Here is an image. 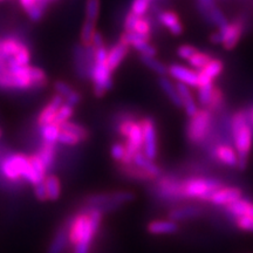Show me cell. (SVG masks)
<instances>
[{
	"label": "cell",
	"instance_id": "obj_1",
	"mask_svg": "<svg viewBox=\"0 0 253 253\" xmlns=\"http://www.w3.org/2000/svg\"><path fill=\"white\" fill-rule=\"evenodd\" d=\"M231 132L235 150L238 156L237 167L239 170H245L253 141V128L248 112L239 110L233 114L231 118Z\"/></svg>",
	"mask_w": 253,
	"mask_h": 253
},
{
	"label": "cell",
	"instance_id": "obj_2",
	"mask_svg": "<svg viewBox=\"0 0 253 253\" xmlns=\"http://www.w3.org/2000/svg\"><path fill=\"white\" fill-rule=\"evenodd\" d=\"M108 50L106 47L95 48V62L90 72V79L94 84V94L97 97L103 96L107 90L113 88L112 71L107 62Z\"/></svg>",
	"mask_w": 253,
	"mask_h": 253
},
{
	"label": "cell",
	"instance_id": "obj_3",
	"mask_svg": "<svg viewBox=\"0 0 253 253\" xmlns=\"http://www.w3.org/2000/svg\"><path fill=\"white\" fill-rule=\"evenodd\" d=\"M224 188L223 183L217 178H204V177H192L183 181L182 190L184 199H197L209 202L217 190Z\"/></svg>",
	"mask_w": 253,
	"mask_h": 253
},
{
	"label": "cell",
	"instance_id": "obj_4",
	"mask_svg": "<svg viewBox=\"0 0 253 253\" xmlns=\"http://www.w3.org/2000/svg\"><path fill=\"white\" fill-rule=\"evenodd\" d=\"M213 128L212 113L208 109H201L190 118L186 126V138L192 145H201L204 143L208 136Z\"/></svg>",
	"mask_w": 253,
	"mask_h": 253
},
{
	"label": "cell",
	"instance_id": "obj_5",
	"mask_svg": "<svg viewBox=\"0 0 253 253\" xmlns=\"http://www.w3.org/2000/svg\"><path fill=\"white\" fill-rule=\"evenodd\" d=\"M134 194L129 191H116L108 194L90 196L86 199V209H97L101 212H109L115 210L125 203H129L134 199Z\"/></svg>",
	"mask_w": 253,
	"mask_h": 253
},
{
	"label": "cell",
	"instance_id": "obj_6",
	"mask_svg": "<svg viewBox=\"0 0 253 253\" xmlns=\"http://www.w3.org/2000/svg\"><path fill=\"white\" fill-rule=\"evenodd\" d=\"M183 181L171 176L157 177V182L155 184V195L158 198H162L168 202H179L184 199L182 190Z\"/></svg>",
	"mask_w": 253,
	"mask_h": 253
},
{
	"label": "cell",
	"instance_id": "obj_7",
	"mask_svg": "<svg viewBox=\"0 0 253 253\" xmlns=\"http://www.w3.org/2000/svg\"><path fill=\"white\" fill-rule=\"evenodd\" d=\"M89 213V218H88L86 229H84V236L78 245L74 246V253H88L89 252L91 242H93L95 235L97 233L99 230L101 220H102V214L97 209H86Z\"/></svg>",
	"mask_w": 253,
	"mask_h": 253
},
{
	"label": "cell",
	"instance_id": "obj_8",
	"mask_svg": "<svg viewBox=\"0 0 253 253\" xmlns=\"http://www.w3.org/2000/svg\"><path fill=\"white\" fill-rule=\"evenodd\" d=\"M246 24H248V19L244 15H242V17L233 20L231 24H227L225 27L220 28L219 33L221 34V38H223L221 45L224 46V48L227 50L235 48L237 43L239 42L240 38L244 34Z\"/></svg>",
	"mask_w": 253,
	"mask_h": 253
},
{
	"label": "cell",
	"instance_id": "obj_9",
	"mask_svg": "<svg viewBox=\"0 0 253 253\" xmlns=\"http://www.w3.org/2000/svg\"><path fill=\"white\" fill-rule=\"evenodd\" d=\"M143 129V153L149 160L157 157V129L156 122L153 118H144L141 121Z\"/></svg>",
	"mask_w": 253,
	"mask_h": 253
},
{
	"label": "cell",
	"instance_id": "obj_10",
	"mask_svg": "<svg viewBox=\"0 0 253 253\" xmlns=\"http://www.w3.org/2000/svg\"><path fill=\"white\" fill-rule=\"evenodd\" d=\"M27 157L21 154H13L5 157L0 163L1 175L11 183H18L21 179V168Z\"/></svg>",
	"mask_w": 253,
	"mask_h": 253
},
{
	"label": "cell",
	"instance_id": "obj_11",
	"mask_svg": "<svg viewBox=\"0 0 253 253\" xmlns=\"http://www.w3.org/2000/svg\"><path fill=\"white\" fill-rule=\"evenodd\" d=\"M168 74H170V77L177 80V82H182V84H188L189 87H198L199 84L198 72L178 65V63H172L171 66H169Z\"/></svg>",
	"mask_w": 253,
	"mask_h": 253
},
{
	"label": "cell",
	"instance_id": "obj_12",
	"mask_svg": "<svg viewBox=\"0 0 253 253\" xmlns=\"http://www.w3.org/2000/svg\"><path fill=\"white\" fill-rule=\"evenodd\" d=\"M210 155L217 163L223 164V166L233 168L238 164V156H237L236 150L230 144L221 143L216 145L212 150H210Z\"/></svg>",
	"mask_w": 253,
	"mask_h": 253
},
{
	"label": "cell",
	"instance_id": "obj_13",
	"mask_svg": "<svg viewBox=\"0 0 253 253\" xmlns=\"http://www.w3.org/2000/svg\"><path fill=\"white\" fill-rule=\"evenodd\" d=\"M89 213L87 210L84 212L78 214L74 219L69 221V231H68V243L73 246L78 245L84 236V229H86Z\"/></svg>",
	"mask_w": 253,
	"mask_h": 253
},
{
	"label": "cell",
	"instance_id": "obj_14",
	"mask_svg": "<svg viewBox=\"0 0 253 253\" xmlns=\"http://www.w3.org/2000/svg\"><path fill=\"white\" fill-rule=\"evenodd\" d=\"M242 190L238 188H221L211 196L210 203L216 207H226L242 198Z\"/></svg>",
	"mask_w": 253,
	"mask_h": 253
},
{
	"label": "cell",
	"instance_id": "obj_15",
	"mask_svg": "<svg viewBox=\"0 0 253 253\" xmlns=\"http://www.w3.org/2000/svg\"><path fill=\"white\" fill-rule=\"evenodd\" d=\"M224 69V63L219 59H212L208 63L202 71H198V79L199 84H213V80L219 77ZM198 88V87H197Z\"/></svg>",
	"mask_w": 253,
	"mask_h": 253
},
{
	"label": "cell",
	"instance_id": "obj_16",
	"mask_svg": "<svg viewBox=\"0 0 253 253\" xmlns=\"http://www.w3.org/2000/svg\"><path fill=\"white\" fill-rule=\"evenodd\" d=\"M63 104V99L60 96L59 94L54 95L52 97V100L47 103V106L41 110L39 118H38V122H39L40 126L43 125H48V123H53L54 122V119L56 116V113L60 107Z\"/></svg>",
	"mask_w": 253,
	"mask_h": 253
},
{
	"label": "cell",
	"instance_id": "obj_17",
	"mask_svg": "<svg viewBox=\"0 0 253 253\" xmlns=\"http://www.w3.org/2000/svg\"><path fill=\"white\" fill-rule=\"evenodd\" d=\"M203 214V209L195 205H184V207L173 208L169 211L168 217L170 220L173 221H181L191 219V218H197Z\"/></svg>",
	"mask_w": 253,
	"mask_h": 253
},
{
	"label": "cell",
	"instance_id": "obj_18",
	"mask_svg": "<svg viewBox=\"0 0 253 253\" xmlns=\"http://www.w3.org/2000/svg\"><path fill=\"white\" fill-rule=\"evenodd\" d=\"M129 47L130 46L126 45L122 41H119L118 43H115V45L108 50L107 62H108L110 71H115V69L121 65V62L126 59V54H128Z\"/></svg>",
	"mask_w": 253,
	"mask_h": 253
},
{
	"label": "cell",
	"instance_id": "obj_19",
	"mask_svg": "<svg viewBox=\"0 0 253 253\" xmlns=\"http://www.w3.org/2000/svg\"><path fill=\"white\" fill-rule=\"evenodd\" d=\"M157 18L158 21L166 26L167 28H169V31L171 32L173 36H179V34L183 33V25L179 21L178 15H177L175 12L171 11H160L157 13Z\"/></svg>",
	"mask_w": 253,
	"mask_h": 253
},
{
	"label": "cell",
	"instance_id": "obj_20",
	"mask_svg": "<svg viewBox=\"0 0 253 253\" xmlns=\"http://www.w3.org/2000/svg\"><path fill=\"white\" fill-rule=\"evenodd\" d=\"M54 89L63 100L66 101V103L71 104V106L75 107L77 104L80 103L81 101V95L79 91L74 90L69 84H66L63 81H58L54 84Z\"/></svg>",
	"mask_w": 253,
	"mask_h": 253
},
{
	"label": "cell",
	"instance_id": "obj_21",
	"mask_svg": "<svg viewBox=\"0 0 253 253\" xmlns=\"http://www.w3.org/2000/svg\"><path fill=\"white\" fill-rule=\"evenodd\" d=\"M148 232L151 235H171L178 231L179 226L173 220H154L148 224Z\"/></svg>",
	"mask_w": 253,
	"mask_h": 253
},
{
	"label": "cell",
	"instance_id": "obj_22",
	"mask_svg": "<svg viewBox=\"0 0 253 253\" xmlns=\"http://www.w3.org/2000/svg\"><path fill=\"white\" fill-rule=\"evenodd\" d=\"M74 63L75 71L81 79L89 78V65L87 61L86 48L84 45H79L74 49Z\"/></svg>",
	"mask_w": 253,
	"mask_h": 253
},
{
	"label": "cell",
	"instance_id": "obj_23",
	"mask_svg": "<svg viewBox=\"0 0 253 253\" xmlns=\"http://www.w3.org/2000/svg\"><path fill=\"white\" fill-rule=\"evenodd\" d=\"M132 163H134L135 166L140 167L141 169L145 170L147 172H149L151 176L155 177V178H157V177L162 175V170H161V168L158 167L157 164H155L153 160H149V158L145 156L142 150L137 151V153L134 155Z\"/></svg>",
	"mask_w": 253,
	"mask_h": 253
},
{
	"label": "cell",
	"instance_id": "obj_24",
	"mask_svg": "<svg viewBox=\"0 0 253 253\" xmlns=\"http://www.w3.org/2000/svg\"><path fill=\"white\" fill-rule=\"evenodd\" d=\"M120 171L123 176L128 177V178L136 179V181H151V179H155L154 176H151L149 172H147L145 170L141 169L140 167L135 166L134 163L131 164H121L119 167Z\"/></svg>",
	"mask_w": 253,
	"mask_h": 253
},
{
	"label": "cell",
	"instance_id": "obj_25",
	"mask_svg": "<svg viewBox=\"0 0 253 253\" xmlns=\"http://www.w3.org/2000/svg\"><path fill=\"white\" fill-rule=\"evenodd\" d=\"M68 231H69V223L67 225L62 226L61 229H59L47 253H62L65 251L66 246H67V243H68Z\"/></svg>",
	"mask_w": 253,
	"mask_h": 253
},
{
	"label": "cell",
	"instance_id": "obj_26",
	"mask_svg": "<svg viewBox=\"0 0 253 253\" xmlns=\"http://www.w3.org/2000/svg\"><path fill=\"white\" fill-rule=\"evenodd\" d=\"M158 84H160L162 90L166 93V95L169 97V100L175 104L176 107H183V102L179 97L178 91L176 89V86L169 80L167 77H160L158 79Z\"/></svg>",
	"mask_w": 253,
	"mask_h": 253
},
{
	"label": "cell",
	"instance_id": "obj_27",
	"mask_svg": "<svg viewBox=\"0 0 253 253\" xmlns=\"http://www.w3.org/2000/svg\"><path fill=\"white\" fill-rule=\"evenodd\" d=\"M39 157L41 158L43 164H45L46 169L49 170L50 168L53 167V163H54L55 158V143H49V142L43 141L42 145L40 147Z\"/></svg>",
	"mask_w": 253,
	"mask_h": 253
},
{
	"label": "cell",
	"instance_id": "obj_28",
	"mask_svg": "<svg viewBox=\"0 0 253 253\" xmlns=\"http://www.w3.org/2000/svg\"><path fill=\"white\" fill-rule=\"evenodd\" d=\"M47 191V198L50 201H56L60 196V191H61V186H60V182L58 177L49 175L46 176V178L43 179Z\"/></svg>",
	"mask_w": 253,
	"mask_h": 253
},
{
	"label": "cell",
	"instance_id": "obj_29",
	"mask_svg": "<svg viewBox=\"0 0 253 253\" xmlns=\"http://www.w3.org/2000/svg\"><path fill=\"white\" fill-rule=\"evenodd\" d=\"M142 63H144L148 68H150L151 71L156 73L160 77H166L168 74V67L164 65L163 62H161L160 60H157L154 56H147V55H141L140 56Z\"/></svg>",
	"mask_w": 253,
	"mask_h": 253
},
{
	"label": "cell",
	"instance_id": "obj_30",
	"mask_svg": "<svg viewBox=\"0 0 253 253\" xmlns=\"http://www.w3.org/2000/svg\"><path fill=\"white\" fill-rule=\"evenodd\" d=\"M60 129L63 131L71 132L74 136H77L80 141H86L88 137H89V132L86 128L80 125H77V123H72V122H65L60 126Z\"/></svg>",
	"mask_w": 253,
	"mask_h": 253
},
{
	"label": "cell",
	"instance_id": "obj_31",
	"mask_svg": "<svg viewBox=\"0 0 253 253\" xmlns=\"http://www.w3.org/2000/svg\"><path fill=\"white\" fill-rule=\"evenodd\" d=\"M60 129V126L56 123H48V125L41 126V136H42L43 141L49 142V143H55L58 142V136Z\"/></svg>",
	"mask_w": 253,
	"mask_h": 253
},
{
	"label": "cell",
	"instance_id": "obj_32",
	"mask_svg": "<svg viewBox=\"0 0 253 253\" xmlns=\"http://www.w3.org/2000/svg\"><path fill=\"white\" fill-rule=\"evenodd\" d=\"M213 58L211 54H209L207 52H198L195 55H192L191 58L188 60L189 66H191V68L197 69V71H202L209 62L211 61Z\"/></svg>",
	"mask_w": 253,
	"mask_h": 253
},
{
	"label": "cell",
	"instance_id": "obj_33",
	"mask_svg": "<svg viewBox=\"0 0 253 253\" xmlns=\"http://www.w3.org/2000/svg\"><path fill=\"white\" fill-rule=\"evenodd\" d=\"M95 24L93 21L84 20L81 30V42L84 46H90L93 42V37L95 34Z\"/></svg>",
	"mask_w": 253,
	"mask_h": 253
},
{
	"label": "cell",
	"instance_id": "obj_34",
	"mask_svg": "<svg viewBox=\"0 0 253 253\" xmlns=\"http://www.w3.org/2000/svg\"><path fill=\"white\" fill-rule=\"evenodd\" d=\"M223 103H224V94H223V91H221L219 88L214 87L210 102H209L208 107L205 109H208L209 112H211L212 114H214L216 112H218V110H219L221 107H223Z\"/></svg>",
	"mask_w": 253,
	"mask_h": 253
},
{
	"label": "cell",
	"instance_id": "obj_35",
	"mask_svg": "<svg viewBox=\"0 0 253 253\" xmlns=\"http://www.w3.org/2000/svg\"><path fill=\"white\" fill-rule=\"evenodd\" d=\"M214 86L213 84H202V86H198V102L202 104V106L207 108L209 102H210L211 96H212Z\"/></svg>",
	"mask_w": 253,
	"mask_h": 253
},
{
	"label": "cell",
	"instance_id": "obj_36",
	"mask_svg": "<svg viewBox=\"0 0 253 253\" xmlns=\"http://www.w3.org/2000/svg\"><path fill=\"white\" fill-rule=\"evenodd\" d=\"M28 161H30V163L32 164V167H33V169L36 170L38 177H39L40 181H43V179L46 178V173H47V169L45 167V164H43L42 161H41V158L39 157V155L38 154H34V155H31V156H28Z\"/></svg>",
	"mask_w": 253,
	"mask_h": 253
},
{
	"label": "cell",
	"instance_id": "obj_37",
	"mask_svg": "<svg viewBox=\"0 0 253 253\" xmlns=\"http://www.w3.org/2000/svg\"><path fill=\"white\" fill-rule=\"evenodd\" d=\"M100 13V0H87L86 1V20L96 23Z\"/></svg>",
	"mask_w": 253,
	"mask_h": 253
},
{
	"label": "cell",
	"instance_id": "obj_38",
	"mask_svg": "<svg viewBox=\"0 0 253 253\" xmlns=\"http://www.w3.org/2000/svg\"><path fill=\"white\" fill-rule=\"evenodd\" d=\"M73 108H74V107L71 106V104L63 103L62 106L59 108L58 113H56V116L54 119V123H56V125H59V126H61L62 123L67 122L68 119L73 115Z\"/></svg>",
	"mask_w": 253,
	"mask_h": 253
},
{
	"label": "cell",
	"instance_id": "obj_39",
	"mask_svg": "<svg viewBox=\"0 0 253 253\" xmlns=\"http://www.w3.org/2000/svg\"><path fill=\"white\" fill-rule=\"evenodd\" d=\"M210 21H211V25H214V26H217L219 30L220 28L225 27L226 25L229 24L227 23L226 17L218 7L210 9Z\"/></svg>",
	"mask_w": 253,
	"mask_h": 253
},
{
	"label": "cell",
	"instance_id": "obj_40",
	"mask_svg": "<svg viewBox=\"0 0 253 253\" xmlns=\"http://www.w3.org/2000/svg\"><path fill=\"white\" fill-rule=\"evenodd\" d=\"M131 32H136V33L144 34V36H150V33H151L150 19H148L145 17H138Z\"/></svg>",
	"mask_w": 253,
	"mask_h": 253
},
{
	"label": "cell",
	"instance_id": "obj_41",
	"mask_svg": "<svg viewBox=\"0 0 253 253\" xmlns=\"http://www.w3.org/2000/svg\"><path fill=\"white\" fill-rule=\"evenodd\" d=\"M58 142L65 145H77L80 143V140H79L77 136L71 134V132L60 130L58 136Z\"/></svg>",
	"mask_w": 253,
	"mask_h": 253
},
{
	"label": "cell",
	"instance_id": "obj_42",
	"mask_svg": "<svg viewBox=\"0 0 253 253\" xmlns=\"http://www.w3.org/2000/svg\"><path fill=\"white\" fill-rule=\"evenodd\" d=\"M197 52H198V49L196 48L195 46L182 45L178 47V49H177V55H178L181 59L186 60V61H188V60L191 58L192 55H195Z\"/></svg>",
	"mask_w": 253,
	"mask_h": 253
},
{
	"label": "cell",
	"instance_id": "obj_43",
	"mask_svg": "<svg viewBox=\"0 0 253 253\" xmlns=\"http://www.w3.org/2000/svg\"><path fill=\"white\" fill-rule=\"evenodd\" d=\"M15 61H17L19 65L21 66H28L30 65V60H31V55H30V50H28V47L26 45H24L19 49V52L17 53V55L14 56Z\"/></svg>",
	"mask_w": 253,
	"mask_h": 253
},
{
	"label": "cell",
	"instance_id": "obj_44",
	"mask_svg": "<svg viewBox=\"0 0 253 253\" xmlns=\"http://www.w3.org/2000/svg\"><path fill=\"white\" fill-rule=\"evenodd\" d=\"M236 225L240 230L253 232V218L249 216H242L236 218Z\"/></svg>",
	"mask_w": 253,
	"mask_h": 253
},
{
	"label": "cell",
	"instance_id": "obj_45",
	"mask_svg": "<svg viewBox=\"0 0 253 253\" xmlns=\"http://www.w3.org/2000/svg\"><path fill=\"white\" fill-rule=\"evenodd\" d=\"M45 9L46 8L42 7L40 4H37L33 8H31L30 11L26 12V13L28 14V17H30L32 21H39L42 18L43 13H45Z\"/></svg>",
	"mask_w": 253,
	"mask_h": 253
},
{
	"label": "cell",
	"instance_id": "obj_46",
	"mask_svg": "<svg viewBox=\"0 0 253 253\" xmlns=\"http://www.w3.org/2000/svg\"><path fill=\"white\" fill-rule=\"evenodd\" d=\"M112 156L118 162H122L126 156V147L121 143H115L112 147Z\"/></svg>",
	"mask_w": 253,
	"mask_h": 253
},
{
	"label": "cell",
	"instance_id": "obj_47",
	"mask_svg": "<svg viewBox=\"0 0 253 253\" xmlns=\"http://www.w3.org/2000/svg\"><path fill=\"white\" fill-rule=\"evenodd\" d=\"M34 194H36L37 198L39 201H47V191H46V186H45V182H39L34 185Z\"/></svg>",
	"mask_w": 253,
	"mask_h": 253
},
{
	"label": "cell",
	"instance_id": "obj_48",
	"mask_svg": "<svg viewBox=\"0 0 253 253\" xmlns=\"http://www.w3.org/2000/svg\"><path fill=\"white\" fill-rule=\"evenodd\" d=\"M91 45H93L94 48H100V47L104 46L103 38H102V36H101L100 32H95V34L93 37V42H91Z\"/></svg>",
	"mask_w": 253,
	"mask_h": 253
},
{
	"label": "cell",
	"instance_id": "obj_49",
	"mask_svg": "<svg viewBox=\"0 0 253 253\" xmlns=\"http://www.w3.org/2000/svg\"><path fill=\"white\" fill-rule=\"evenodd\" d=\"M197 4L203 6L204 8H207L210 11V9H212L214 7H217L216 6V0H197Z\"/></svg>",
	"mask_w": 253,
	"mask_h": 253
},
{
	"label": "cell",
	"instance_id": "obj_50",
	"mask_svg": "<svg viewBox=\"0 0 253 253\" xmlns=\"http://www.w3.org/2000/svg\"><path fill=\"white\" fill-rule=\"evenodd\" d=\"M19 1H20V5L23 6V8L26 12L30 11L31 8H33L38 4L37 0H19Z\"/></svg>",
	"mask_w": 253,
	"mask_h": 253
},
{
	"label": "cell",
	"instance_id": "obj_51",
	"mask_svg": "<svg viewBox=\"0 0 253 253\" xmlns=\"http://www.w3.org/2000/svg\"><path fill=\"white\" fill-rule=\"evenodd\" d=\"M210 40L212 41L213 43H221V42H223V38H221V34L219 33V31L216 32V33L211 34Z\"/></svg>",
	"mask_w": 253,
	"mask_h": 253
},
{
	"label": "cell",
	"instance_id": "obj_52",
	"mask_svg": "<svg viewBox=\"0 0 253 253\" xmlns=\"http://www.w3.org/2000/svg\"><path fill=\"white\" fill-rule=\"evenodd\" d=\"M37 1H38V4H40L42 7H45V8H47V6H48V4H49V0H37Z\"/></svg>",
	"mask_w": 253,
	"mask_h": 253
},
{
	"label": "cell",
	"instance_id": "obj_53",
	"mask_svg": "<svg viewBox=\"0 0 253 253\" xmlns=\"http://www.w3.org/2000/svg\"><path fill=\"white\" fill-rule=\"evenodd\" d=\"M248 114H249L250 121H251V125H252V128H253V107H251V108H250Z\"/></svg>",
	"mask_w": 253,
	"mask_h": 253
},
{
	"label": "cell",
	"instance_id": "obj_54",
	"mask_svg": "<svg viewBox=\"0 0 253 253\" xmlns=\"http://www.w3.org/2000/svg\"><path fill=\"white\" fill-rule=\"evenodd\" d=\"M49 1H55V0H49Z\"/></svg>",
	"mask_w": 253,
	"mask_h": 253
},
{
	"label": "cell",
	"instance_id": "obj_55",
	"mask_svg": "<svg viewBox=\"0 0 253 253\" xmlns=\"http://www.w3.org/2000/svg\"><path fill=\"white\" fill-rule=\"evenodd\" d=\"M0 136H1V131H0Z\"/></svg>",
	"mask_w": 253,
	"mask_h": 253
}]
</instances>
